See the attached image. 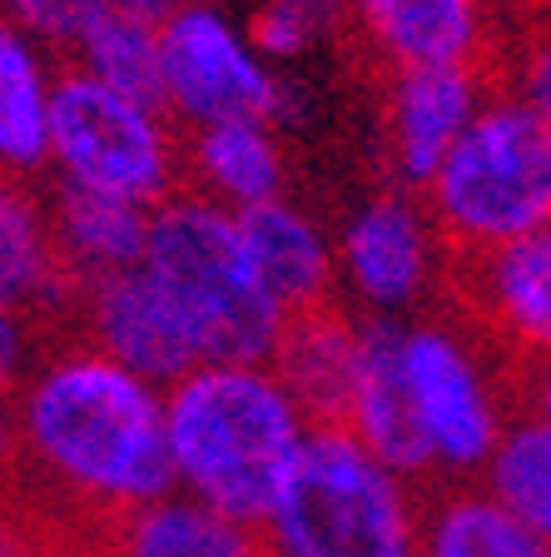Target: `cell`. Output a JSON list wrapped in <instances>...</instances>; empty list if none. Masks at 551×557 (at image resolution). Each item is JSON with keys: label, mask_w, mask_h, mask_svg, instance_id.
Returning <instances> with one entry per match:
<instances>
[{"label": "cell", "mask_w": 551, "mask_h": 557, "mask_svg": "<svg viewBox=\"0 0 551 557\" xmlns=\"http://www.w3.org/2000/svg\"><path fill=\"white\" fill-rule=\"evenodd\" d=\"M11 398L21 433L11 503L46 537L100 543L110 522L174 493L164 388L95 344H46Z\"/></svg>", "instance_id": "1"}, {"label": "cell", "mask_w": 551, "mask_h": 557, "mask_svg": "<svg viewBox=\"0 0 551 557\" xmlns=\"http://www.w3.org/2000/svg\"><path fill=\"white\" fill-rule=\"evenodd\" d=\"M309 429L274 363H199L164 388L174 493L253 533L274 512Z\"/></svg>", "instance_id": "2"}, {"label": "cell", "mask_w": 551, "mask_h": 557, "mask_svg": "<svg viewBox=\"0 0 551 557\" xmlns=\"http://www.w3.org/2000/svg\"><path fill=\"white\" fill-rule=\"evenodd\" d=\"M139 269L160 284L179 324L199 348V363H268L288 329V313L268 299L239 239V220L209 199L170 195L150 209Z\"/></svg>", "instance_id": "3"}, {"label": "cell", "mask_w": 551, "mask_h": 557, "mask_svg": "<svg viewBox=\"0 0 551 557\" xmlns=\"http://www.w3.org/2000/svg\"><path fill=\"white\" fill-rule=\"evenodd\" d=\"M259 537L268 557H417L423 503L348 429L318 423Z\"/></svg>", "instance_id": "4"}, {"label": "cell", "mask_w": 551, "mask_h": 557, "mask_svg": "<svg viewBox=\"0 0 551 557\" xmlns=\"http://www.w3.org/2000/svg\"><path fill=\"white\" fill-rule=\"evenodd\" d=\"M448 255H487L551 230V129L512 90L487 95L423 185Z\"/></svg>", "instance_id": "5"}, {"label": "cell", "mask_w": 551, "mask_h": 557, "mask_svg": "<svg viewBox=\"0 0 551 557\" xmlns=\"http://www.w3.org/2000/svg\"><path fill=\"white\" fill-rule=\"evenodd\" d=\"M50 170L55 185L160 209L184 189V139L160 104L110 90L80 65H60L50 90Z\"/></svg>", "instance_id": "6"}, {"label": "cell", "mask_w": 551, "mask_h": 557, "mask_svg": "<svg viewBox=\"0 0 551 557\" xmlns=\"http://www.w3.org/2000/svg\"><path fill=\"white\" fill-rule=\"evenodd\" d=\"M398 373L433 478L483 473L512 418L497 363L483 354V338H472L467 324H452L437 313L402 319Z\"/></svg>", "instance_id": "7"}, {"label": "cell", "mask_w": 551, "mask_h": 557, "mask_svg": "<svg viewBox=\"0 0 551 557\" xmlns=\"http://www.w3.org/2000/svg\"><path fill=\"white\" fill-rule=\"evenodd\" d=\"M278 81L243 25L214 0H184L160 21V104L179 129L274 115ZM274 129V125H268Z\"/></svg>", "instance_id": "8"}, {"label": "cell", "mask_w": 551, "mask_h": 557, "mask_svg": "<svg viewBox=\"0 0 551 557\" xmlns=\"http://www.w3.org/2000/svg\"><path fill=\"white\" fill-rule=\"evenodd\" d=\"M338 284L367 319H417L433 299L437 278H448V249L427 214L423 195L388 185L348 214L334 244Z\"/></svg>", "instance_id": "9"}, {"label": "cell", "mask_w": 551, "mask_h": 557, "mask_svg": "<svg viewBox=\"0 0 551 557\" xmlns=\"http://www.w3.org/2000/svg\"><path fill=\"white\" fill-rule=\"evenodd\" d=\"M467 324L497 338L506 359H547L551 354V230L512 239L487 255H448Z\"/></svg>", "instance_id": "10"}, {"label": "cell", "mask_w": 551, "mask_h": 557, "mask_svg": "<svg viewBox=\"0 0 551 557\" xmlns=\"http://www.w3.org/2000/svg\"><path fill=\"white\" fill-rule=\"evenodd\" d=\"M487 81L477 65H423L388 70L383 85V164L392 185L423 195L433 170L448 160L458 135L487 100Z\"/></svg>", "instance_id": "11"}, {"label": "cell", "mask_w": 551, "mask_h": 557, "mask_svg": "<svg viewBox=\"0 0 551 557\" xmlns=\"http://www.w3.org/2000/svg\"><path fill=\"white\" fill-rule=\"evenodd\" d=\"M75 313H80L85 344H95L139 379H150L154 388H170L174 379L199 369V348L189 329L179 324V313L170 309L160 284L139 264L85 284Z\"/></svg>", "instance_id": "12"}, {"label": "cell", "mask_w": 551, "mask_h": 557, "mask_svg": "<svg viewBox=\"0 0 551 557\" xmlns=\"http://www.w3.org/2000/svg\"><path fill=\"white\" fill-rule=\"evenodd\" d=\"M348 25L383 70L477 65L487 0H348Z\"/></svg>", "instance_id": "13"}, {"label": "cell", "mask_w": 551, "mask_h": 557, "mask_svg": "<svg viewBox=\"0 0 551 557\" xmlns=\"http://www.w3.org/2000/svg\"><path fill=\"white\" fill-rule=\"evenodd\" d=\"M338 429H348L378 463H388L408 483H427L433 478L427 448L413 423V408H408V394H402L398 324L392 319H358L353 388H348V408Z\"/></svg>", "instance_id": "14"}, {"label": "cell", "mask_w": 551, "mask_h": 557, "mask_svg": "<svg viewBox=\"0 0 551 557\" xmlns=\"http://www.w3.org/2000/svg\"><path fill=\"white\" fill-rule=\"evenodd\" d=\"M239 239L249 249V264L259 274V284L268 289V299L293 319L334 304L338 289V264H334V239L318 230L309 209H299L293 199H268V205L239 209Z\"/></svg>", "instance_id": "15"}, {"label": "cell", "mask_w": 551, "mask_h": 557, "mask_svg": "<svg viewBox=\"0 0 551 557\" xmlns=\"http://www.w3.org/2000/svg\"><path fill=\"white\" fill-rule=\"evenodd\" d=\"M184 189L209 205L253 209L288 195L284 135L264 120H224V125L184 129Z\"/></svg>", "instance_id": "16"}, {"label": "cell", "mask_w": 551, "mask_h": 557, "mask_svg": "<svg viewBox=\"0 0 551 557\" xmlns=\"http://www.w3.org/2000/svg\"><path fill=\"white\" fill-rule=\"evenodd\" d=\"M46 224L65 278L75 289H85L95 278L139 264L145 234H150V209L110 195H90V189L55 185V195L46 199Z\"/></svg>", "instance_id": "17"}, {"label": "cell", "mask_w": 551, "mask_h": 557, "mask_svg": "<svg viewBox=\"0 0 551 557\" xmlns=\"http://www.w3.org/2000/svg\"><path fill=\"white\" fill-rule=\"evenodd\" d=\"M0 299L35 324L75 309L80 299L50 244L46 199H35L30 180L11 174H0Z\"/></svg>", "instance_id": "18"}, {"label": "cell", "mask_w": 551, "mask_h": 557, "mask_svg": "<svg viewBox=\"0 0 551 557\" xmlns=\"http://www.w3.org/2000/svg\"><path fill=\"white\" fill-rule=\"evenodd\" d=\"M268 363H274L288 394L299 398L313 429L318 423H343L358 363V319H348L338 304L293 313Z\"/></svg>", "instance_id": "19"}, {"label": "cell", "mask_w": 551, "mask_h": 557, "mask_svg": "<svg viewBox=\"0 0 551 557\" xmlns=\"http://www.w3.org/2000/svg\"><path fill=\"white\" fill-rule=\"evenodd\" d=\"M104 557H268L264 537L243 522L218 518L214 508L170 493L160 503L125 512L100 537Z\"/></svg>", "instance_id": "20"}, {"label": "cell", "mask_w": 551, "mask_h": 557, "mask_svg": "<svg viewBox=\"0 0 551 557\" xmlns=\"http://www.w3.org/2000/svg\"><path fill=\"white\" fill-rule=\"evenodd\" d=\"M50 55L11 21H0V174L35 180L50 170Z\"/></svg>", "instance_id": "21"}, {"label": "cell", "mask_w": 551, "mask_h": 557, "mask_svg": "<svg viewBox=\"0 0 551 557\" xmlns=\"http://www.w3.org/2000/svg\"><path fill=\"white\" fill-rule=\"evenodd\" d=\"M417 557H551L531 528H522L487 487L452 483L427 498Z\"/></svg>", "instance_id": "22"}, {"label": "cell", "mask_w": 551, "mask_h": 557, "mask_svg": "<svg viewBox=\"0 0 551 557\" xmlns=\"http://www.w3.org/2000/svg\"><path fill=\"white\" fill-rule=\"evenodd\" d=\"M483 487L551 547V429L541 418H506L502 438L483 468Z\"/></svg>", "instance_id": "23"}, {"label": "cell", "mask_w": 551, "mask_h": 557, "mask_svg": "<svg viewBox=\"0 0 551 557\" xmlns=\"http://www.w3.org/2000/svg\"><path fill=\"white\" fill-rule=\"evenodd\" d=\"M70 65H80L85 75L104 81L120 95H135V100H145V104H160V25L139 21V15L104 11L100 21L85 30L80 46H75Z\"/></svg>", "instance_id": "24"}, {"label": "cell", "mask_w": 551, "mask_h": 557, "mask_svg": "<svg viewBox=\"0 0 551 557\" xmlns=\"http://www.w3.org/2000/svg\"><path fill=\"white\" fill-rule=\"evenodd\" d=\"M343 25H348V0H253L243 35L278 70L293 65V60H309Z\"/></svg>", "instance_id": "25"}, {"label": "cell", "mask_w": 551, "mask_h": 557, "mask_svg": "<svg viewBox=\"0 0 551 557\" xmlns=\"http://www.w3.org/2000/svg\"><path fill=\"white\" fill-rule=\"evenodd\" d=\"M100 15L104 0H0V21L30 35L46 55H75V46Z\"/></svg>", "instance_id": "26"}, {"label": "cell", "mask_w": 551, "mask_h": 557, "mask_svg": "<svg viewBox=\"0 0 551 557\" xmlns=\"http://www.w3.org/2000/svg\"><path fill=\"white\" fill-rule=\"evenodd\" d=\"M512 95L551 129V25L531 30L512 60Z\"/></svg>", "instance_id": "27"}, {"label": "cell", "mask_w": 551, "mask_h": 557, "mask_svg": "<svg viewBox=\"0 0 551 557\" xmlns=\"http://www.w3.org/2000/svg\"><path fill=\"white\" fill-rule=\"evenodd\" d=\"M40 348H46V329L0 299V388H15L40 359Z\"/></svg>", "instance_id": "28"}, {"label": "cell", "mask_w": 551, "mask_h": 557, "mask_svg": "<svg viewBox=\"0 0 551 557\" xmlns=\"http://www.w3.org/2000/svg\"><path fill=\"white\" fill-rule=\"evenodd\" d=\"M15 478H21V433H15V398L0 388V503H11Z\"/></svg>", "instance_id": "29"}, {"label": "cell", "mask_w": 551, "mask_h": 557, "mask_svg": "<svg viewBox=\"0 0 551 557\" xmlns=\"http://www.w3.org/2000/svg\"><path fill=\"white\" fill-rule=\"evenodd\" d=\"M517 394H522V413L541 418V423L551 429V354H547V359L522 363V373H517Z\"/></svg>", "instance_id": "30"}, {"label": "cell", "mask_w": 551, "mask_h": 557, "mask_svg": "<svg viewBox=\"0 0 551 557\" xmlns=\"http://www.w3.org/2000/svg\"><path fill=\"white\" fill-rule=\"evenodd\" d=\"M35 543H40V528H30L15 503H0V557H30Z\"/></svg>", "instance_id": "31"}, {"label": "cell", "mask_w": 551, "mask_h": 557, "mask_svg": "<svg viewBox=\"0 0 551 557\" xmlns=\"http://www.w3.org/2000/svg\"><path fill=\"white\" fill-rule=\"evenodd\" d=\"M30 557H104L100 543H85V537H46L30 547Z\"/></svg>", "instance_id": "32"}, {"label": "cell", "mask_w": 551, "mask_h": 557, "mask_svg": "<svg viewBox=\"0 0 551 557\" xmlns=\"http://www.w3.org/2000/svg\"><path fill=\"white\" fill-rule=\"evenodd\" d=\"M184 5V0H104V11H120V15H139V21H154L160 25L164 15Z\"/></svg>", "instance_id": "33"}]
</instances>
